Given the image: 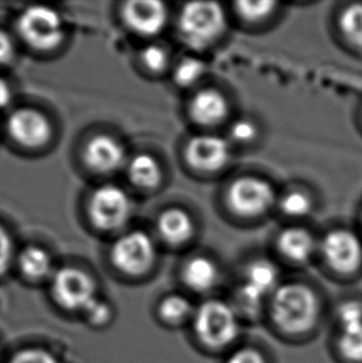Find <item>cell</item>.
Wrapping results in <instances>:
<instances>
[{
    "instance_id": "cell-1",
    "label": "cell",
    "mask_w": 362,
    "mask_h": 363,
    "mask_svg": "<svg viewBox=\"0 0 362 363\" xmlns=\"http://www.w3.org/2000/svg\"><path fill=\"white\" fill-rule=\"evenodd\" d=\"M318 314V298L307 285L287 284L275 290L272 318L284 331L290 334L305 333L313 328Z\"/></svg>"
},
{
    "instance_id": "cell-2",
    "label": "cell",
    "mask_w": 362,
    "mask_h": 363,
    "mask_svg": "<svg viewBox=\"0 0 362 363\" xmlns=\"http://www.w3.org/2000/svg\"><path fill=\"white\" fill-rule=\"evenodd\" d=\"M225 13L217 3L196 1L181 10L179 31L182 41L192 49H205L225 29Z\"/></svg>"
},
{
    "instance_id": "cell-3",
    "label": "cell",
    "mask_w": 362,
    "mask_h": 363,
    "mask_svg": "<svg viewBox=\"0 0 362 363\" xmlns=\"http://www.w3.org/2000/svg\"><path fill=\"white\" fill-rule=\"evenodd\" d=\"M194 330L202 344L220 349L236 339L238 323L229 305L221 300H209L196 311Z\"/></svg>"
},
{
    "instance_id": "cell-4",
    "label": "cell",
    "mask_w": 362,
    "mask_h": 363,
    "mask_svg": "<svg viewBox=\"0 0 362 363\" xmlns=\"http://www.w3.org/2000/svg\"><path fill=\"white\" fill-rule=\"evenodd\" d=\"M18 29L26 44L40 51L56 49L65 33L59 13L46 6L25 9L18 20Z\"/></svg>"
},
{
    "instance_id": "cell-5",
    "label": "cell",
    "mask_w": 362,
    "mask_h": 363,
    "mask_svg": "<svg viewBox=\"0 0 362 363\" xmlns=\"http://www.w3.org/2000/svg\"><path fill=\"white\" fill-rule=\"evenodd\" d=\"M55 301L70 311H86L96 298L92 278L77 268H62L55 273L51 285Z\"/></svg>"
},
{
    "instance_id": "cell-6",
    "label": "cell",
    "mask_w": 362,
    "mask_h": 363,
    "mask_svg": "<svg viewBox=\"0 0 362 363\" xmlns=\"http://www.w3.org/2000/svg\"><path fill=\"white\" fill-rule=\"evenodd\" d=\"M111 257L114 267L124 274L142 275L154 263L155 248L146 233L129 232L114 243Z\"/></svg>"
},
{
    "instance_id": "cell-7",
    "label": "cell",
    "mask_w": 362,
    "mask_h": 363,
    "mask_svg": "<svg viewBox=\"0 0 362 363\" xmlns=\"http://www.w3.org/2000/svg\"><path fill=\"white\" fill-rule=\"evenodd\" d=\"M132 203L127 194L116 185L99 187L89 201V216L101 230L112 231L124 226L131 216Z\"/></svg>"
},
{
    "instance_id": "cell-8",
    "label": "cell",
    "mask_w": 362,
    "mask_h": 363,
    "mask_svg": "<svg viewBox=\"0 0 362 363\" xmlns=\"http://www.w3.org/2000/svg\"><path fill=\"white\" fill-rule=\"evenodd\" d=\"M274 192L268 182L257 177H241L229 190V203L241 216L262 215L273 203Z\"/></svg>"
},
{
    "instance_id": "cell-9",
    "label": "cell",
    "mask_w": 362,
    "mask_h": 363,
    "mask_svg": "<svg viewBox=\"0 0 362 363\" xmlns=\"http://www.w3.org/2000/svg\"><path fill=\"white\" fill-rule=\"evenodd\" d=\"M324 257L328 264L343 274H350L362 264V245L358 237L348 230H336L324 238Z\"/></svg>"
},
{
    "instance_id": "cell-10",
    "label": "cell",
    "mask_w": 362,
    "mask_h": 363,
    "mask_svg": "<svg viewBox=\"0 0 362 363\" xmlns=\"http://www.w3.org/2000/svg\"><path fill=\"white\" fill-rule=\"evenodd\" d=\"M8 132L15 142L26 147H39L49 142L53 128L44 114L31 108L15 111L8 119Z\"/></svg>"
},
{
    "instance_id": "cell-11",
    "label": "cell",
    "mask_w": 362,
    "mask_h": 363,
    "mask_svg": "<svg viewBox=\"0 0 362 363\" xmlns=\"http://www.w3.org/2000/svg\"><path fill=\"white\" fill-rule=\"evenodd\" d=\"M230 145L216 135L192 138L186 147L185 157L191 167L204 172H215L230 160Z\"/></svg>"
},
{
    "instance_id": "cell-12",
    "label": "cell",
    "mask_w": 362,
    "mask_h": 363,
    "mask_svg": "<svg viewBox=\"0 0 362 363\" xmlns=\"http://www.w3.org/2000/svg\"><path fill=\"white\" fill-rule=\"evenodd\" d=\"M123 18L126 24L144 36L157 35L167 24L165 5L155 0H134L124 5Z\"/></svg>"
},
{
    "instance_id": "cell-13",
    "label": "cell",
    "mask_w": 362,
    "mask_h": 363,
    "mask_svg": "<svg viewBox=\"0 0 362 363\" xmlns=\"http://www.w3.org/2000/svg\"><path fill=\"white\" fill-rule=\"evenodd\" d=\"M278 269L270 260H256L246 270V280L240 289V300L250 309L258 308L267 293L275 288Z\"/></svg>"
},
{
    "instance_id": "cell-14",
    "label": "cell",
    "mask_w": 362,
    "mask_h": 363,
    "mask_svg": "<svg viewBox=\"0 0 362 363\" xmlns=\"http://www.w3.org/2000/svg\"><path fill=\"white\" fill-rule=\"evenodd\" d=\"M84 162L92 170L112 172L122 167L126 152L122 144L109 135H96L84 147Z\"/></svg>"
},
{
    "instance_id": "cell-15",
    "label": "cell",
    "mask_w": 362,
    "mask_h": 363,
    "mask_svg": "<svg viewBox=\"0 0 362 363\" xmlns=\"http://www.w3.org/2000/svg\"><path fill=\"white\" fill-rule=\"evenodd\" d=\"M229 104L221 92L207 89L195 94L190 104L192 119L202 125H214L225 118Z\"/></svg>"
},
{
    "instance_id": "cell-16",
    "label": "cell",
    "mask_w": 362,
    "mask_h": 363,
    "mask_svg": "<svg viewBox=\"0 0 362 363\" xmlns=\"http://www.w3.org/2000/svg\"><path fill=\"white\" fill-rule=\"evenodd\" d=\"M158 231L168 243L181 245L190 240L195 227L187 212L180 208H170L159 217Z\"/></svg>"
},
{
    "instance_id": "cell-17",
    "label": "cell",
    "mask_w": 362,
    "mask_h": 363,
    "mask_svg": "<svg viewBox=\"0 0 362 363\" xmlns=\"http://www.w3.org/2000/svg\"><path fill=\"white\" fill-rule=\"evenodd\" d=\"M279 250L288 259L293 262H305L313 255V236L303 228H288L282 232L278 238Z\"/></svg>"
},
{
    "instance_id": "cell-18",
    "label": "cell",
    "mask_w": 362,
    "mask_h": 363,
    "mask_svg": "<svg viewBox=\"0 0 362 363\" xmlns=\"http://www.w3.org/2000/svg\"><path fill=\"white\" fill-rule=\"evenodd\" d=\"M182 278L191 289L206 291L217 283L219 268L206 257H195L186 263Z\"/></svg>"
},
{
    "instance_id": "cell-19",
    "label": "cell",
    "mask_w": 362,
    "mask_h": 363,
    "mask_svg": "<svg viewBox=\"0 0 362 363\" xmlns=\"http://www.w3.org/2000/svg\"><path fill=\"white\" fill-rule=\"evenodd\" d=\"M128 177L133 184L143 189L157 186L162 180V169L159 162L148 154H139L128 164Z\"/></svg>"
},
{
    "instance_id": "cell-20",
    "label": "cell",
    "mask_w": 362,
    "mask_h": 363,
    "mask_svg": "<svg viewBox=\"0 0 362 363\" xmlns=\"http://www.w3.org/2000/svg\"><path fill=\"white\" fill-rule=\"evenodd\" d=\"M18 262L21 273L29 279H43L53 270L51 257L40 247H28L20 253Z\"/></svg>"
},
{
    "instance_id": "cell-21",
    "label": "cell",
    "mask_w": 362,
    "mask_h": 363,
    "mask_svg": "<svg viewBox=\"0 0 362 363\" xmlns=\"http://www.w3.org/2000/svg\"><path fill=\"white\" fill-rule=\"evenodd\" d=\"M340 26L349 41L362 48V5L349 6L340 19Z\"/></svg>"
},
{
    "instance_id": "cell-22",
    "label": "cell",
    "mask_w": 362,
    "mask_h": 363,
    "mask_svg": "<svg viewBox=\"0 0 362 363\" xmlns=\"http://www.w3.org/2000/svg\"><path fill=\"white\" fill-rule=\"evenodd\" d=\"M191 305L189 300L181 295H170L159 305V315L164 321L174 324L185 319L190 314Z\"/></svg>"
},
{
    "instance_id": "cell-23",
    "label": "cell",
    "mask_w": 362,
    "mask_h": 363,
    "mask_svg": "<svg viewBox=\"0 0 362 363\" xmlns=\"http://www.w3.org/2000/svg\"><path fill=\"white\" fill-rule=\"evenodd\" d=\"M339 349L348 359L362 361V325L344 328L339 339Z\"/></svg>"
},
{
    "instance_id": "cell-24",
    "label": "cell",
    "mask_w": 362,
    "mask_h": 363,
    "mask_svg": "<svg viewBox=\"0 0 362 363\" xmlns=\"http://www.w3.org/2000/svg\"><path fill=\"white\" fill-rule=\"evenodd\" d=\"M205 72V65L197 59H185L177 65L175 69V82L181 87H189L196 84Z\"/></svg>"
},
{
    "instance_id": "cell-25",
    "label": "cell",
    "mask_w": 362,
    "mask_h": 363,
    "mask_svg": "<svg viewBox=\"0 0 362 363\" xmlns=\"http://www.w3.org/2000/svg\"><path fill=\"white\" fill-rule=\"evenodd\" d=\"M282 211L290 217H304L310 213L313 208V202L310 197L300 191L289 192L280 202Z\"/></svg>"
},
{
    "instance_id": "cell-26",
    "label": "cell",
    "mask_w": 362,
    "mask_h": 363,
    "mask_svg": "<svg viewBox=\"0 0 362 363\" xmlns=\"http://www.w3.org/2000/svg\"><path fill=\"white\" fill-rule=\"evenodd\" d=\"M238 14L247 21H260L273 13V1H238L236 4Z\"/></svg>"
},
{
    "instance_id": "cell-27",
    "label": "cell",
    "mask_w": 362,
    "mask_h": 363,
    "mask_svg": "<svg viewBox=\"0 0 362 363\" xmlns=\"http://www.w3.org/2000/svg\"><path fill=\"white\" fill-rule=\"evenodd\" d=\"M142 60L146 67L150 71L159 72L167 67L169 57H168L167 51L163 48L158 45H150L143 50Z\"/></svg>"
},
{
    "instance_id": "cell-28",
    "label": "cell",
    "mask_w": 362,
    "mask_h": 363,
    "mask_svg": "<svg viewBox=\"0 0 362 363\" xmlns=\"http://www.w3.org/2000/svg\"><path fill=\"white\" fill-rule=\"evenodd\" d=\"M339 320L341 328L362 325V304L358 301H346L339 309Z\"/></svg>"
},
{
    "instance_id": "cell-29",
    "label": "cell",
    "mask_w": 362,
    "mask_h": 363,
    "mask_svg": "<svg viewBox=\"0 0 362 363\" xmlns=\"http://www.w3.org/2000/svg\"><path fill=\"white\" fill-rule=\"evenodd\" d=\"M9 363H57V361L45 350L26 349L13 356Z\"/></svg>"
},
{
    "instance_id": "cell-30",
    "label": "cell",
    "mask_w": 362,
    "mask_h": 363,
    "mask_svg": "<svg viewBox=\"0 0 362 363\" xmlns=\"http://www.w3.org/2000/svg\"><path fill=\"white\" fill-rule=\"evenodd\" d=\"M257 127L253 122L248 119H240L232 124L231 127V137L236 142L247 143L255 139L257 135Z\"/></svg>"
},
{
    "instance_id": "cell-31",
    "label": "cell",
    "mask_w": 362,
    "mask_h": 363,
    "mask_svg": "<svg viewBox=\"0 0 362 363\" xmlns=\"http://www.w3.org/2000/svg\"><path fill=\"white\" fill-rule=\"evenodd\" d=\"M13 242L8 232L0 226V275L5 274L9 269L10 263L13 260Z\"/></svg>"
},
{
    "instance_id": "cell-32",
    "label": "cell",
    "mask_w": 362,
    "mask_h": 363,
    "mask_svg": "<svg viewBox=\"0 0 362 363\" xmlns=\"http://www.w3.org/2000/svg\"><path fill=\"white\" fill-rule=\"evenodd\" d=\"M89 321L94 325H103L111 318V309L106 303L96 299L84 311Z\"/></svg>"
},
{
    "instance_id": "cell-33",
    "label": "cell",
    "mask_w": 362,
    "mask_h": 363,
    "mask_svg": "<svg viewBox=\"0 0 362 363\" xmlns=\"http://www.w3.org/2000/svg\"><path fill=\"white\" fill-rule=\"evenodd\" d=\"M226 363H265V361L260 351L246 347L236 351Z\"/></svg>"
},
{
    "instance_id": "cell-34",
    "label": "cell",
    "mask_w": 362,
    "mask_h": 363,
    "mask_svg": "<svg viewBox=\"0 0 362 363\" xmlns=\"http://www.w3.org/2000/svg\"><path fill=\"white\" fill-rule=\"evenodd\" d=\"M15 54L14 44L9 35L0 30V65L9 62Z\"/></svg>"
},
{
    "instance_id": "cell-35",
    "label": "cell",
    "mask_w": 362,
    "mask_h": 363,
    "mask_svg": "<svg viewBox=\"0 0 362 363\" xmlns=\"http://www.w3.org/2000/svg\"><path fill=\"white\" fill-rule=\"evenodd\" d=\"M11 89L9 84H6V81L0 79V108H5L6 106H9L11 102Z\"/></svg>"
}]
</instances>
